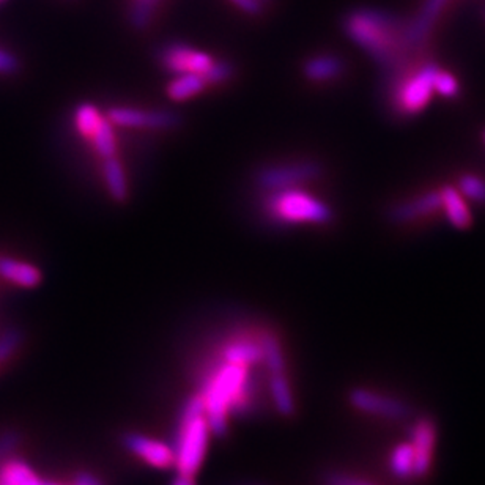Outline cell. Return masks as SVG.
<instances>
[{"mask_svg":"<svg viewBox=\"0 0 485 485\" xmlns=\"http://www.w3.org/2000/svg\"><path fill=\"white\" fill-rule=\"evenodd\" d=\"M345 33L380 65L396 73L407 67V48L411 46L398 19L375 10H358L345 18Z\"/></svg>","mask_w":485,"mask_h":485,"instance_id":"6da1fadb","label":"cell"},{"mask_svg":"<svg viewBox=\"0 0 485 485\" xmlns=\"http://www.w3.org/2000/svg\"><path fill=\"white\" fill-rule=\"evenodd\" d=\"M252 385L249 379V366L224 361L210 373L200 394L206 405V415L210 430L223 436L229 427V415L242 413L249 407Z\"/></svg>","mask_w":485,"mask_h":485,"instance_id":"7a4b0ae2","label":"cell"},{"mask_svg":"<svg viewBox=\"0 0 485 485\" xmlns=\"http://www.w3.org/2000/svg\"><path fill=\"white\" fill-rule=\"evenodd\" d=\"M210 426L206 421V405L202 396H194L181 410L180 424L177 432L174 455L175 467L181 474L194 476L206 459Z\"/></svg>","mask_w":485,"mask_h":485,"instance_id":"3957f363","label":"cell"},{"mask_svg":"<svg viewBox=\"0 0 485 485\" xmlns=\"http://www.w3.org/2000/svg\"><path fill=\"white\" fill-rule=\"evenodd\" d=\"M438 67L435 63H423L404 67L394 73L391 79V105L394 113L411 117L421 113L429 105Z\"/></svg>","mask_w":485,"mask_h":485,"instance_id":"277c9868","label":"cell"},{"mask_svg":"<svg viewBox=\"0 0 485 485\" xmlns=\"http://www.w3.org/2000/svg\"><path fill=\"white\" fill-rule=\"evenodd\" d=\"M265 204L268 215L284 224H326L333 219V210L324 200L298 188L271 191Z\"/></svg>","mask_w":485,"mask_h":485,"instance_id":"5b68a950","label":"cell"},{"mask_svg":"<svg viewBox=\"0 0 485 485\" xmlns=\"http://www.w3.org/2000/svg\"><path fill=\"white\" fill-rule=\"evenodd\" d=\"M322 175V166L316 161H295L279 166H270L257 172L255 181L265 191H279L297 188Z\"/></svg>","mask_w":485,"mask_h":485,"instance_id":"8992f818","label":"cell"},{"mask_svg":"<svg viewBox=\"0 0 485 485\" xmlns=\"http://www.w3.org/2000/svg\"><path fill=\"white\" fill-rule=\"evenodd\" d=\"M107 120L124 128H150V130H170L180 124L178 114L166 109H136V107H113L107 111Z\"/></svg>","mask_w":485,"mask_h":485,"instance_id":"52a82bcc","label":"cell"},{"mask_svg":"<svg viewBox=\"0 0 485 485\" xmlns=\"http://www.w3.org/2000/svg\"><path fill=\"white\" fill-rule=\"evenodd\" d=\"M161 63L172 75H202L210 69L212 56L183 43H170L161 50Z\"/></svg>","mask_w":485,"mask_h":485,"instance_id":"ba28073f","label":"cell"},{"mask_svg":"<svg viewBox=\"0 0 485 485\" xmlns=\"http://www.w3.org/2000/svg\"><path fill=\"white\" fill-rule=\"evenodd\" d=\"M440 212H442L440 189H430L396 204L389 212V218L394 224H415L423 219L432 218Z\"/></svg>","mask_w":485,"mask_h":485,"instance_id":"9c48e42d","label":"cell"},{"mask_svg":"<svg viewBox=\"0 0 485 485\" xmlns=\"http://www.w3.org/2000/svg\"><path fill=\"white\" fill-rule=\"evenodd\" d=\"M124 444L130 453L149 463L150 467L164 470L175 463L174 449L155 438L142 434H128L124 435Z\"/></svg>","mask_w":485,"mask_h":485,"instance_id":"30bf717a","label":"cell"},{"mask_svg":"<svg viewBox=\"0 0 485 485\" xmlns=\"http://www.w3.org/2000/svg\"><path fill=\"white\" fill-rule=\"evenodd\" d=\"M440 194H442V212L449 223L459 231L468 229L473 223V215L461 191L455 187L446 185L440 188Z\"/></svg>","mask_w":485,"mask_h":485,"instance_id":"8fae6325","label":"cell"},{"mask_svg":"<svg viewBox=\"0 0 485 485\" xmlns=\"http://www.w3.org/2000/svg\"><path fill=\"white\" fill-rule=\"evenodd\" d=\"M435 443V427L429 419H423L416 424L413 430L411 448L415 453V474L424 476L429 471L432 462V449Z\"/></svg>","mask_w":485,"mask_h":485,"instance_id":"7c38bea8","label":"cell"},{"mask_svg":"<svg viewBox=\"0 0 485 485\" xmlns=\"http://www.w3.org/2000/svg\"><path fill=\"white\" fill-rule=\"evenodd\" d=\"M350 400L358 410L372 413V415L388 417H398L405 415L404 405L385 396H379L375 392L366 391V389H356L352 392Z\"/></svg>","mask_w":485,"mask_h":485,"instance_id":"4fadbf2b","label":"cell"},{"mask_svg":"<svg viewBox=\"0 0 485 485\" xmlns=\"http://www.w3.org/2000/svg\"><path fill=\"white\" fill-rule=\"evenodd\" d=\"M0 276L24 288H33L41 282V271L37 267L10 257H0Z\"/></svg>","mask_w":485,"mask_h":485,"instance_id":"5bb4252c","label":"cell"},{"mask_svg":"<svg viewBox=\"0 0 485 485\" xmlns=\"http://www.w3.org/2000/svg\"><path fill=\"white\" fill-rule=\"evenodd\" d=\"M343 62L337 56L324 54L309 59L303 67V73L312 82H330L343 75Z\"/></svg>","mask_w":485,"mask_h":485,"instance_id":"9a60e30c","label":"cell"},{"mask_svg":"<svg viewBox=\"0 0 485 485\" xmlns=\"http://www.w3.org/2000/svg\"><path fill=\"white\" fill-rule=\"evenodd\" d=\"M444 4H446V0H427L426 2V5L421 10V14L407 29V35H408V41H410L411 46H417L423 41L424 38L427 37L430 27L435 23V19L438 18V14L442 12Z\"/></svg>","mask_w":485,"mask_h":485,"instance_id":"2e32d148","label":"cell"},{"mask_svg":"<svg viewBox=\"0 0 485 485\" xmlns=\"http://www.w3.org/2000/svg\"><path fill=\"white\" fill-rule=\"evenodd\" d=\"M0 482L5 485H43L25 462L8 459L0 465Z\"/></svg>","mask_w":485,"mask_h":485,"instance_id":"e0dca14e","label":"cell"},{"mask_svg":"<svg viewBox=\"0 0 485 485\" xmlns=\"http://www.w3.org/2000/svg\"><path fill=\"white\" fill-rule=\"evenodd\" d=\"M223 358L227 362L251 366V364L261 362L263 360V350H261V343L237 341V343L225 345L224 349H223Z\"/></svg>","mask_w":485,"mask_h":485,"instance_id":"ac0fdd59","label":"cell"},{"mask_svg":"<svg viewBox=\"0 0 485 485\" xmlns=\"http://www.w3.org/2000/svg\"><path fill=\"white\" fill-rule=\"evenodd\" d=\"M103 174H105V180H106L107 189H109L111 197L115 202H120V204L128 199L126 175H124V166L120 164L119 160L115 156L105 160Z\"/></svg>","mask_w":485,"mask_h":485,"instance_id":"d6986e66","label":"cell"},{"mask_svg":"<svg viewBox=\"0 0 485 485\" xmlns=\"http://www.w3.org/2000/svg\"><path fill=\"white\" fill-rule=\"evenodd\" d=\"M270 394L273 398L276 410L284 416H290L295 411V400H293L292 386L287 380L286 372L271 373L270 377Z\"/></svg>","mask_w":485,"mask_h":485,"instance_id":"ffe728a7","label":"cell"},{"mask_svg":"<svg viewBox=\"0 0 485 485\" xmlns=\"http://www.w3.org/2000/svg\"><path fill=\"white\" fill-rule=\"evenodd\" d=\"M206 82L202 75H178L168 86V96L174 101H187L200 94Z\"/></svg>","mask_w":485,"mask_h":485,"instance_id":"44dd1931","label":"cell"},{"mask_svg":"<svg viewBox=\"0 0 485 485\" xmlns=\"http://www.w3.org/2000/svg\"><path fill=\"white\" fill-rule=\"evenodd\" d=\"M113 126L114 124L109 120L103 119L92 136L94 147L103 160L114 158L115 151H117V142H115Z\"/></svg>","mask_w":485,"mask_h":485,"instance_id":"7402d4cb","label":"cell"},{"mask_svg":"<svg viewBox=\"0 0 485 485\" xmlns=\"http://www.w3.org/2000/svg\"><path fill=\"white\" fill-rule=\"evenodd\" d=\"M261 350H263V361L267 362L270 373L286 372V360L280 350V343L274 334H265L261 337Z\"/></svg>","mask_w":485,"mask_h":485,"instance_id":"603a6c76","label":"cell"},{"mask_svg":"<svg viewBox=\"0 0 485 485\" xmlns=\"http://www.w3.org/2000/svg\"><path fill=\"white\" fill-rule=\"evenodd\" d=\"M101 120H103V115L94 105L84 103V105L78 106V109H76V130L79 131L84 137L90 139V137L94 136V133L98 128V124H101Z\"/></svg>","mask_w":485,"mask_h":485,"instance_id":"cb8c5ba5","label":"cell"},{"mask_svg":"<svg viewBox=\"0 0 485 485\" xmlns=\"http://www.w3.org/2000/svg\"><path fill=\"white\" fill-rule=\"evenodd\" d=\"M455 188L461 191L465 199H470L476 204H485V180L480 175H462Z\"/></svg>","mask_w":485,"mask_h":485,"instance_id":"d4e9b609","label":"cell"},{"mask_svg":"<svg viewBox=\"0 0 485 485\" xmlns=\"http://www.w3.org/2000/svg\"><path fill=\"white\" fill-rule=\"evenodd\" d=\"M391 468L400 478L415 474V453L411 444H400L394 449L391 457Z\"/></svg>","mask_w":485,"mask_h":485,"instance_id":"484cf974","label":"cell"},{"mask_svg":"<svg viewBox=\"0 0 485 485\" xmlns=\"http://www.w3.org/2000/svg\"><path fill=\"white\" fill-rule=\"evenodd\" d=\"M155 13V0H137L134 5L131 6L130 23L137 31H142Z\"/></svg>","mask_w":485,"mask_h":485,"instance_id":"4316f807","label":"cell"},{"mask_svg":"<svg viewBox=\"0 0 485 485\" xmlns=\"http://www.w3.org/2000/svg\"><path fill=\"white\" fill-rule=\"evenodd\" d=\"M434 90L435 94L446 96V98H454L455 95L461 90V84L457 81L454 75H451L449 71L438 69L436 71L435 79H434Z\"/></svg>","mask_w":485,"mask_h":485,"instance_id":"83f0119b","label":"cell"},{"mask_svg":"<svg viewBox=\"0 0 485 485\" xmlns=\"http://www.w3.org/2000/svg\"><path fill=\"white\" fill-rule=\"evenodd\" d=\"M233 76V65L227 60H213L210 69L204 73L206 84H221Z\"/></svg>","mask_w":485,"mask_h":485,"instance_id":"f1b7e54d","label":"cell"},{"mask_svg":"<svg viewBox=\"0 0 485 485\" xmlns=\"http://www.w3.org/2000/svg\"><path fill=\"white\" fill-rule=\"evenodd\" d=\"M21 341L23 336L16 328H10L0 336V362L6 361L10 356L14 355V352L21 345Z\"/></svg>","mask_w":485,"mask_h":485,"instance_id":"f546056e","label":"cell"},{"mask_svg":"<svg viewBox=\"0 0 485 485\" xmlns=\"http://www.w3.org/2000/svg\"><path fill=\"white\" fill-rule=\"evenodd\" d=\"M19 69L18 57L13 56L12 52L0 50V75H13Z\"/></svg>","mask_w":485,"mask_h":485,"instance_id":"4dcf8cb0","label":"cell"},{"mask_svg":"<svg viewBox=\"0 0 485 485\" xmlns=\"http://www.w3.org/2000/svg\"><path fill=\"white\" fill-rule=\"evenodd\" d=\"M21 438L16 432H5L4 435H0V461L10 454L13 449L18 446Z\"/></svg>","mask_w":485,"mask_h":485,"instance_id":"1f68e13d","label":"cell"},{"mask_svg":"<svg viewBox=\"0 0 485 485\" xmlns=\"http://www.w3.org/2000/svg\"><path fill=\"white\" fill-rule=\"evenodd\" d=\"M232 4H235L240 10L248 13V14H259L263 8L261 2H257V0H232Z\"/></svg>","mask_w":485,"mask_h":485,"instance_id":"d6a6232c","label":"cell"},{"mask_svg":"<svg viewBox=\"0 0 485 485\" xmlns=\"http://www.w3.org/2000/svg\"><path fill=\"white\" fill-rule=\"evenodd\" d=\"M75 485H103V482L92 473H79L76 476Z\"/></svg>","mask_w":485,"mask_h":485,"instance_id":"836d02e7","label":"cell"},{"mask_svg":"<svg viewBox=\"0 0 485 485\" xmlns=\"http://www.w3.org/2000/svg\"><path fill=\"white\" fill-rule=\"evenodd\" d=\"M172 485H196L194 484L193 476H188V474H178L177 478H175L174 482H172Z\"/></svg>","mask_w":485,"mask_h":485,"instance_id":"e575fe53","label":"cell"},{"mask_svg":"<svg viewBox=\"0 0 485 485\" xmlns=\"http://www.w3.org/2000/svg\"><path fill=\"white\" fill-rule=\"evenodd\" d=\"M257 2H261V5H263V4H268V2H271V0H257Z\"/></svg>","mask_w":485,"mask_h":485,"instance_id":"d590c367","label":"cell"},{"mask_svg":"<svg viewBox=\"0 0 485 485\" xmlns=\"http://www.w3.org/2000/svg\"><path fill=\"white\" fill-rule=\"evenodd\" d=\"M43 485H60V484H56V482H43Z\"/></svg>","mask_w":485,"mask_h":485,"instance_id":"8d00e7d4","label":"cell"},{"mask_svg":"<svg viewBox=\"0 0 485 485\" xmlns=\"http://www.w3.org/2000/svg\"><path fill=\"white\" fill-rule=\"evenodd\" d=\"M2 2H4V0H0V4H2Z\"/></svg>","mask_w":485,"mask_h":485,"instance_id":"74e56055","label":"cell"},{"mask_svg":"<svg viewBox=\"0 0 485 485\" xmlns=\"http://www.w3.org/2000/svg\"><path fill=\"white\" fill-rule=\"evenodd\" d=\"M0 485H5V484H2V482H0Z\"/></svg>","mask_w":485,"mask_h":485,"instance_id":"f35d334b","label":"cell"},{"mask_svg":"<svg viewBox=\"0 0 485 485\" xmlns=\"http://www.w3.org/2000/svg\"><path fill=\"white\" fill-rule=\"evenodd\" d=\"M349 485H355V484H349ZM356 485H358V484H356ZM361 485H362V484H361Z\"/></svg>","mask_w":485,"mask_h":485,"instance_id":"ab89813d","label":"cell"},{"mask_svg":"<svg viewBox=\"0 0 485 485\" xmlns=\"http://www.w3.org/2000/svg\"><path fill=\"white\" fill-rule=\"evenodd\" d=\"M485 137V136H484Z\"/></svg>","mask_w":485,"mask_h":485,"instance_id":"60d3db41","label":"cell"}]
</instances>
